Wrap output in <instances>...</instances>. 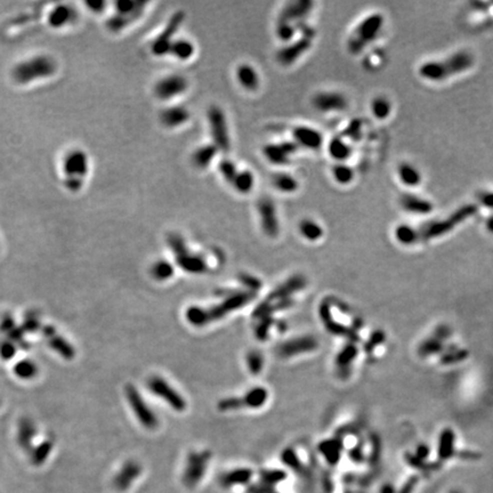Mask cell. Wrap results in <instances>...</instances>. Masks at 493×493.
Instances as JSON below:
<instances>
[{
  "label": "cell",
  "mask_w": 493,
  "mask_h": 493,
  "mask_svg": "<svg viewBox=\"0 0 493 493\" xmlns=\"http://www.w3.org/2000/svg\"><path fill=\"white\" fill-rule=\"evenodd\" d=\"M58 72V63L54 58L46 54L31 56L18 62L12 68V79L20 86H29L54 76Z\"/></svg>",
  "instance_id": "obj_1"
},
{
  "label": "cell",
  "mask_w": 493,
  "mask_h": 493,
  "mask_svg": "<svg viewBox=\"0 0 493 493\" xmlns=\"http://www.w3.org/2000/svg\"><path fill=\"white\" fill-rule=\"evenodd\" d=\"M90 170V158L82 150L74 148L68 151L62 160L63 184L68 191L78 192L82 188L84 178Z\"/></svg>",
  "instance_id": "obj_2"
},
{
  "label": "cell",
  "mask_w": 493,
  "mask_h": 493,
  "mask_svg": "<svg viewBox=\"0 0 493 493\" xmlns=\"http://www.w3.org/2000/svg\"><path fill=\"white\" fill-rule=\"evenodd\" d=\"M385 18L380 13L368 15L352 31L347 40V50L353 55H358L370 46L382 30Z\"/></svg>",
  "instance_id": "obj_3"
},
{
  "label": "cell",
  "mask_w": 493,
  "mask_h": 493,
  "mask_svg": "<svg viewBox=\"0 0 493 493\" xmlns=\"http://www.w3.org/2000/svg\"><path fill=\"white\" fill-rule=\"evenodd\" d=\"M250 299L248 294H236L231 298H228L224 302H222L220 305L214 306L212 308H201V307H190L186 312V318L188 321L191 323L193 326H204L209 322H212L217 320V318H220L222 316H224L226 313L231 312L232 310L239 308V307L244 306L246 302H248Z\"/></svg>",
  "instance_id": "obj_4"
},
{
  "label": "cell",
  "mask_w": 493,
  "mask_h": 493,
  "mask_svg": "<svg viewBox=\"0 0 493 493\" xmlns=\"http://www.w3.org/2000/svg\"><path fill=\"white\" fill-rule=\"evenodd\" d=\"M207 121L212 144L216 145L220 152H228L231 148V137L228 119L223 108L218 105H212L207 111Z\"/></svg>",
  "instance_id": "obj_5"
},
{
  "label": "cell",
  "mask_w": 493,
  "mask_h": 493,
  "mask_svg": "<svg viewBox=\"0 0 493 493\" xmlns=\"http://www.w3.org/2000/svg\"><path fill=\"white\" fill-rule=\"evenodd\" d=\"M146 4L138 2H116L114 4V14L108 20V29L118 34L134 23L143 14Z\"/></svg>",
  "instance_id": "obj_6"
},
{
  "label": "cell",
  "mask_w": 493,
  "mask_h": 493,
  "mask_svg": "<svg viewBox=\"0 0 493 493\" xmlns=\"http://www.w3.org/2000/svg\"><path fill=\"white\" fill-rule=\"evenodd\" d=\"M315 32L307 24L304 23V29L302 36L290 44H286L276 52V60L282 66H290L302 58L305 52L310 50L313 45Z\"/></svg>",
  "instance_id": "obj_7"
},
{
  "label": "cell",
  "mask_w": 493,
  "mask_h": 493,
  "mask_svg": "<svg viewBox=\"0 0 493 493\" xmlns=\"http://www.w3.org/2000/svg\"><path fill=\"white\" fill-rule=\"evenodd\" d=\"M188 80L186 76L178 74L164 76L158 80L153 87V94L160 100H172L186 92L188 90Z\"/></svg>",
  "instance_id": "obj_8"
},
{
  "label": "cell",
  "mask_w": 493,
  "mask_h": 493,
  "mask_svg": "<svg viewBox=\"0 0 493 493\" xmlns=\"http://www.w3.org/2000/svg\"><path fill=\"white\" fill-rule=\"evenodd\" d=\"M257 212L262 232L270 238H276L280 233V220L276 204L272 198H260L257 202Z\"/></svg>",
  "instance_id": "obj_9"
},
{
  "label": "cell",
  "mask_w": 493,
  "mask_h": 493,
  "mask_svg": "<svg viewBox=\"0 0 493 493\" xmlns=\"http://www.w3.org/2000/svg\"><path fill=\"white\" fill-rule=\"evenodd\" d=\"M185 18L184 12H177V13L174 14L170 20H169L167 26H166L164 30L161 32V34L158 36V37L153 40L151 50L154 56H166L169 55V50H170L172 44L174 40H175V34L176 32L178 31V28L182 23H183Z\"/></svg>",
  "instance_id": "obj_10"
},
{
  "label": "cell",
  "mask_w": 493,
  "mask_h": 493,
  "mask_svg": "<svg viewBox=\"0 0 493 493\" xmlns=\"http://www.w3.org/2000/svg\"><path fill=\"white\" fill-rule=\"evenodd\" d=\"M124 390H126L128 402L130 404L132 409L134 411L137 419H138V422L144 427L148 428V430H154V428H156L158 425H159V420H158L154 412L150 409V406L145 403L140 392L132 385H127Z\"/></svg>",
  "instance_id": "obj_11"
},
{
  "label": "cell",
  "mask_w": 493,
  "mask_h": 493,
  "mask_svg": "<svg viewBox=\"0 0 493 493\" xmlns=\"http://www.w3.org/2000/svg\"><path fill=\"white\" fill-rule=\"evenodd\" d=\"M312 105L321 113H338L348 108V100L339 92H318L313 96Z\"/></svg>",
  "instance_id": "obj_12"
},
{
  "label": "cell",
  "mask_w": 493,
  "mask_h": 493,
  "mask_svg": "<svg viewBox=\"0 0 493 493\" xmlns=\"http://www.w3.org/2000/svg\"><path fill=\"white\" fill-rule=\"evenodd\" d=\"M299 150L294 140H284L280 143H268L262 146V156L270 164L276 166H286L289 164L292 156Z\"/></svg>",
  "instance_id": "obj_13"
},
{
  "label": "cell",
  "mask_w": 493,
  "mask_h": 493,
  "mask_svg": "<svg viewBox=\"0 0 493 493\" xmlns=\"http://www.w3.org/2000/svg\"><path fill=\"white\" fill-rule=\"evenodd\" d=\"M148 388L154 395H158L159 398H164L169 406L177 411H184L186 408V402L178 394V392L175 390L172 387L169 385L167 380H164L161 377H151L148 382Z\"/></svg>",
  "instance_id": "obj_14"
},
{
  "label": "cell",
  "mask_w": 493,
  "mask_h": 493,
  "mask_svg": "<svg viewBox=\"0 0 493 493\" xmlns=\"http://www.w3.org/2000/svg\"><path fill=\"white\" fill-rule=\"evenodd\" d=\"M292 140L296 143L299 148H306L310 151H318L320 150L324 142V137L322 132L318 129L308 126H297L292 132Z\"/></svg>",
  "instance_id": "obj_15"
},
{
  "label": "cell",
  "mask_w": 493,
  "mask_h": 493,
  "mask_svg": "<svg viewBox=\"0 0 493 493\" xmlns=\"http://www.w3.org/2000/svg\"><path fill=\"white\" fill-rule=\"evenodd\" d=\"M210 458L209 452H192L188 456V466L184 472V483L188 486H194L204 476L206 468H207L208 460Z\"/></svg>",
  "instance_id": "obj_16"
},
{
  "label": "cell",
  "mask_w": 493,
  "mask_h": 493,
  "mask_svg": "<svg viewBox=\"0 0 493 493\" xmlns=\"http://www.w3.org/2000/svg\"><path fill=\"white\" fill-rule=\"evenodd\" d=\"M313 6L314 2H310V0H294V2H289L282 7L278 20L298 26V24L304 23V20L312 12Z\"/></svg>",
  "instance_id": "obj_17"
},
{
  "label": "cell",
  "mask_w": 493,
  "mask_h": 493,
  "mask_svg": "<svg viewBox=\"0 0 493 493\" xmlns=\"http://www.w3.org/2000/svg\"><path fill=\"white\" fill-rule=\"evenodd\" d=\"M191 119V112L183 105H170L160 113V122L168 129H176L186 124Z\"/></svg>",
  "instance_id": "obj_18"
},
{
  "label": "cell",
  "mask_w": 493,
  "mask_h": 493,
  "mask_svg": "<svg viewBox=\"0 0 493 493\" xmlns=\"http://www.w3.org/2000/svg\"><path fill=\"white\" fill-rule=\"evenodd\" d=\"M76 18V13L74 8L64 4L56 5L47 14V26L50 29L60 30L74 23Z\"/></svg>",
  "instance_id": "obj_19"
},
{
  "label": "cell",
  "mask_w": 493,
  "mask_h": 493,
  "mask_svg": "<svg viewBox=\"0 0 493 493\" xmlns=\"http://www.w3.org/2000/svg\"><path fill=\"white\" fill-rule=\"evenodd\" d=\"M236 78L238 84L246 92H256L260 87V76L249 63H242L236 68Z\"/></svg>",
  "instance_id": "obj_20"
},
{
  "label": "cell",
  "mask_w": 493,
  "mask_h": 493,
  "mask_svg": "<svg viewBox=\"0 0 493 493\" xmlns=\"http://www.w3.org/2000/svg\"><path fill=\"white\" fill-rule=\"evenodd\" d=\"M318 347V342L312 337H302L289 340L278 346V353L281 358H292L294 355L310 352Z\"/></svg>",
  "instance_id": "obj_21"
},
{
  "label": "cell",
  "mask_w": 493,
  "mask_h": 493,
  "mask_svg": "<svg viewBox=\"0 0 493 493\" xmlns=\"http://www.w3.org/2000/svg\"><path fill=\"white\" fill-rule=\"evenodd\" d=\"M44 336L47 338L48 345L50 346L52 350H54L56 353H58L60 356L66 360H72L76 355V350L68 342L60 337V334H56V329L52 326H46L42 329Z\"/></svg>",
  "instance_id": "obj_22"
},
{
  "label": "cell",
  "mask_w": 493,
  "mask_h": 493,
  "mask_svg": "<svg viewBox=\"0 0 493 493\" xmlns=\"http://www.w3.org/2000/svg\"><path fill=\"white\" fill-rule=\"evenodd\" d=\"M218 153H220V150L212 143L204 144L196 148L191 156L193 167L199 169V170H206L212 166Z\"/></svg>",
  "instance_id": "obj_23"
},
{
  "label": "cell",
  "mask_w": 493,
  "mask_h": 493,
  "mask_svg": "<svg viewBox=\"0 0 493 493\" xmlns=\"http://www.w3.org/2000/svg\"><path fill=\"white\" fill-rule=\"evenodd\" d=\"M176 260L177 264L180 265V268L186 270L188 273L199 274L204 273L208 270L207 262L204 260V257H201L200 254H191L188 248L183 252L177 254Z\"/></svg>",
  "instance_id": "obj_24"
},
{
  "label": "cell",
  "mask_w": 493,
  "mask_h": 493,
  "mask_svg": "<svg viewBox=\"0 0 493 493\" xmlns=\"http://www.w3.org/2000/svg\"><path fill=\"white\" fill-rule=\"evenodd\" d=\"M140 472H142V467L138 464L132 462V460L127 462L124 464L122 468H121V470L116 474L114 480H113V484H114V486L118 490H126L127 488L130 486L132 480L138 478Z\"/></svg>",
  "instance_id": "obj_25"
},
{
  "label": "cell",
  "mask_w": 493,
  "mask_h": 493,
  "mask_svg": "<svg viewBox=\"0 0 493 493\" xmlns=\"http://www.w3.org/2000/svg\"><path fill=\"white\" fill-rule=\"evenodd\" d=\"M270 184L272 186L284 194H292L299 190V182L294 175L286 172H274L270 176Z\"/></svg>",
  "instance_id": "obj_26"
},
{
  "label": "cell",
  "mask_w": 493,
  "mask_h": 493,
  "mask_svg": "<svg viewBox=\"0 0 493 493\" xmlns=\"http://www.w3.org/2000/svg\"><path fill=\"white\" fill-rule=\"evenodd\" d=\"M400 204L406 212L416 214V215H425V214L430 212L432 210L430 201L418 196L410 194V193H404L400 196Z\"/></svg>",
  "instance_id": "obj_27"
},
{
  "label": "cell",
  "mask_w": 493,
  "mask_h": 493,
  "mask_svg": "<svg viewBox=\"0 0 493 493\" xmlns=\"http://www.w3.org/2000/svg\"><path fill=\"white\" fill-rule=\"evenodd\" d=\"M328 153L337 162H345L350 158L353 148L347 143V140H344V137L334 136L329 140Z\"/></svg>",
  "instance_id": "obj_28"
},
{
  "label": "cell",
  "mask_w": 493,
  "mask_h": 493,
  "mask_svg": "<svg viewBox=\"0 0 493 493\" xmlns=\"http://www.w3.org/2000/svg\"><path fill=\"white\" fill-rule=\"evenodd\" d=\"M196 54V46L186 38H177L172 42L169 55L180 62H186Z\"/></svg>",
  "instance_id": "obj_29"
},
{
  "label": "cell",
  "mask_w": 493,
  "mask_h": 493,
  "mask_svg": "<svg viewBox=\"0 0 493 493\" xmlns=\"http://www.w3.org/2000/svg\"><path fill=\"white\" fill-rule=\"evenodd\" d=\"M298 231L305 240L310 242L318 241L324 234L322 225L313 218H302L298 223Z\"/></svg>",
  "instance_id": "obj_30"
},
{
  "label": "cell",
  "mask_w": 493,
  "mask_h": 493,
  "mask_svg": "<svg viewBox=\"0 0 493 493\" xmlns=\"http://www.w3.org/2000/svg\"><path fill=\"white\" fill-rule=\"evenodd\" d=\"M254 184H256V177L254 172L249 169H242L238 172L231 185L239 194H249L254 188Z\"/></svg>",
  "instance_id": "obj_31"
},
{
  "label": "cell",
  "mask_w": 493,
  "mask_h": 493,
  "mask_svg": "<svg viewBox=\"0 0 493 493\" xmlns=\"http://www.w3.org/2000/svg\"><path fill=\"white\" fill-rule=\"evenodd\" d=\"M36 433L37 432H36V427L31 419L23 418L20 420L18 432V442L20 446L26 451H31L32 440H34Z\"/></svg>",
  "instance_id": "obj_32"
},
{
  "label": "cell",
  "mask_w": 493,
  "mask_h": 493,
  "mask_svg": "<svg viewBox=\"0 0 493 493\" xmlns=\"http://www.w3.org/2000/svg\"><path fill=\"white\" fill-rule=\"evenodd\" d=\"M398 176L400 180L406 186H417L422 182V175H420L418 169L414 164L408 162H403L398 166Z\"/></svg>",
  "instance_id": "obj_33"
},
{
  "label": "cell",
  "mask_w": 493,
  "mask_h": 493,
  "mask_svg": "<svg viewBox=\"0 0 493 493\" xmlns=\"http://www.w3.org/2000/svg\"><path fill=\"white\" fill-rule=\"evenodd\" d=\"M331 175L338 185L346 186L355 180V172L346 162H336L331 168Z\"/></svg>",
  "instance_id": "obj_34"
},
{
  "label": "cell",
  "mask_w": 493,
  "mask_h": 493,
  "mask_svg": "<svg viewBox=\"0 0 493 493\" xmlns=\"http://www.w3.org/2000/svg\"><path fill=\"white\" fill-rule=\"evenodd\" d=\"M392 102L384 95H378L370 103V111L376 119L385 120L392 113Z\"/></svg>",
  "instance_id": "obj_35"
},
{
  "label": "cell",
  "mask_w": 493,
  "mask_h": 493,
  "mask_svg": "<svg viewBox=\"0 0 493 493\" xmlns=\"http://www.w3.org/2000/svg\"><path fill=\"white\" fill-rule=\"evenodd\" d=\"M268 390L262 387H254V388L250 390L248 393H246L244 398H239L240 406H248V408H260L262 406H264L266 400H268Z\"/></svg>",
  "instance_id": "obj_36"
},
{
  "label": "cell",
  "mask_w": 493,
  "mask_h": 493,
  "mask_svg": "<svg viewBox=\"0 0 493 493\" xmlns=\"http://www.w3.org/2000/svg\"><path fill=\"white\" fill-rule=\"evenodd\" d=\"M454 433L450 428H446L442 432L440 436V446H438V456L442 460L450 459L454 454Z\"/></svg>",
  "instance_id": "obj_37"
},
{
  "label": "cell",
  "mask_w": 493,
  "mask_h": 493,
  "mask_svg": "<svg viewBox=\"0 0 493 493\" xmlns=\"http://www.w3.org/2000/svg\"><path fill=\"white\" fill-rule=\"evenodd\" d=\"M298 31H299L298 26L294 23L282 21V20H278L276 23V37L280 42H284L286 45V44L294 42Z\"/></svg>",
  "instance_id": "obj_38"
},
{
  "label": "cell",
  "mask_w": 493,
  "mask_h": 493,
  "mask_svg": "<svg viewBox=\"0 0 493 493\" xmlns=\"http://www.w3.org/2000/svg\"><path fill=\"white\" fill-rule=\"evenodd\" d=\"M342 443L338 440H332V441H326L320 446V451L324 454L326 462L331 464H334L340 459L342 452Z\"/></svg>",
  "instance_id": "obj_39"
},
{
  "label": "cell",
  "mask_w": 493,
  "mask_h": 493,
  "mask_svg": "<svg viewBox=\"0 0 493 493\" xmlns=\"http://www.w3.org/2000/svg\"><path fill=\"white\" fill-rule=\"evenodd\" d=\"M395 238L400 244L409 246L414 244V242H417L419 240L418 238V231L416 228H412V226L402 224L398 225L395 230Z\"/></svg>",
  "instance_id": "obj_40"
},
{
  "label": "cell",
  "mask_w": 493,
  "mask_h": 493,
  "mask_svg": "<svg viewBox=\"0 0 493 493\" xmlns=\"http://www.w3.org/2000/svg\"><path fill=\"white\" fill-rule=\"evenodd\" d=\"M252 476V472L250 470H246V468H242V470H236L228 474H226L223 478H222V482H223L224 486H236V484H244L248 483L250 478Z\"/></svg>",
  "instance_id": "obj_41"
},
{
  "label": "cell",
  "mask_w": 493,
  "mask_h": 493,
  "mask_svg": "<svg viewBox=\"0 0 493 493\" xmlns=\"http://www.w3.org/2000/svg\"><path fill=\"white\" fill-rule=\"evenodd\" d=\"M151 274L158 281L168 280L174 274V266L167 260H159L156 264H153Z\"/></svg>",
  "instance_id": "obj_42"
},
{
  "label": "cell",
  "mask_w": 493,
  "mask_h": 493,
  "mask_svg": "<svg viewBox=\"0 0 493 493\" xmlns=\"http://www.w3.org/2000/svg\"><path fill=\"white\" fill-rule=\"evenodd\" d=\"M218 172H220V176L223 177L226 183L232 184V182L239 172V169H238L236 162L231 159H222L218 164Z\"/></svg>",
  "instance_id": "obj_43"
},
{
  "label": "cell",
  "mask_w": 493,
  "mask_h": 493,
  "mask_svg": "<svg viewBox=\"0 0 493 493\" xmlns=\"http://www.w3.org/2000/svg\"><path fill=\"white\" fill-rule=\"evenodd\" d=\"M14 372L22 379H32L38 374V366L30 360H23L14 366Z\"/></svg>",
  "instance_id": "obj_44"
},
{
  "label": "cell",
  "mask_w": 493,
  "mask_h": 493,
  "mask_svg": "<svg viewBox=\"0 0 493 493\" xmlns=\"http://www.w3.org/2000/svg\"><path fill=\"white\" fill-rule=\"evenodd\" d=\"M52 448V440H47V441L42 442L40 446H38L37 448L32 450V462L37 464V466L38 464H42L48 458Z\"/></svg>",
  "instance_id": "obj_45"
},
{
  "label": "cell",
  "mask_w": 493,
  "mask_h": 493,
  "mask_svg": "<svg viewBox=\"0 0 493 493\" xmlns=\"http://www.w3.org/2000/svg\"><path fill=\"white\" fill-rule=\"evenodd\" d=\"M442 350H443L442 342L434 337L432 339H428V340H426L422 346H420L419 354L422 355V356H427V355L442 352Z\"/></svg>",
  "instance_id": "obj_46"
},
{
  "label": "cell",
  "mask_w": 493,
  "mask_h": 493,
  "mask_svg": "<svg viewBox=\"0 0 493 493\" xmlns=\"http://www.w3.org/2000/svg\"><path fill=\"white\" fill-rule=\"evenodd\" d=\"M355 353H356V350L353 346H348L342 350L337 358V366L347 369L350 366V362L354 360Z\"/></svg>",
  "instance_id": "obj_47"
},
{
  "label": "cell",
  "mask_w": 493,
  "mask_h": 493,
  "mask_svg": "<svg viewBox=\"0 0 493 493\" xmlns=\"http://www.w3.org/2000/svg\"><path fill=\"white\" fill-rule=\"evenodd\" d=\"M468 354L470 353L466 350H454L452 352L444 354L441 358V362L443 364H452V363L462 362L464 358H468Z\"/></svg>",
  "instance_id": "obj_48"
},
{
  "label": "cell",
  "mask_w": 493,
  "mask_h": 493,
  "mask_svg": "<svg viewBox=\"0 0 493 493\" xmlns=\"http://www.w3.org/2000/svg\"><path fill=\"white\" fill-rule=\"evenodd\" d=\"M21 328L24 331H28V332H34V331H37L40 328V321L37 316V313L36 312L26 313Z\"/></svg>",
  "instance_id": "obj_49"
},
{
  "label": "cell",
  "mask_w": 493,
  "mask_h": 493,
  "mask_svg": "<svg viewBox=\"0 0 493 493\" xmlns=\"http://www.w3.org/2000/svg\"><path fill=\"white\" fill-rule=\"evenodd\" d=\"M286 478V472L281 470H266L262 472V482L268 486H272L278 482H281Z\"/></svg>",
  "instance_id": "obj_50"
},
{
  "label": "cell",
  "mask_w": 493,
  "mask_h": 493,
  "mask_svg": "<svg viewBox=\"0 0 493 493\" xmlns=\"http://www.w3.org/2000/svg\"><path fill=\"white\" fill-rule=\"evenodd\" d=\"M246 361H248L249 369L252 374H258L262 370V358L260 353H257V352L249 353L248 358H246Z\"/></svg>",
  "instance_id": "obj_51"
},
{
  "label": "cell",
  "mask_w": 493,
  "mask_h": 493,
  "mask_svg": "<svg viewBox=\"0 0 493 493\" xmlns=\"http://www.w3.org/2000/svg\"><path fill=\"white\" fill-rule=\"evenodd\" d=\"M406 462H409V464H411L412 467L417 468V470H435V468H438V464H436V466H432V464H426L425 460L419 459L417 456H410V454H406Z\"/></svg>",
  "instance_id": "obj_52"
},
{
  "label": "cell",
  "mask_w": 493,
  "mask_h": 493,
  "mask_svg": "<svg viewBox=\"0 0 493 493\" xmlns=\"http://www.w3.org/2000/svg\"><path fill=\"white\" fill-rule=\"evenodd\" d=\"M282 462L290 468H294V470H299V468H302L298 456L292 450H286L284 454H282Z\"/></svg>",
  "instance_id": "obj_53"
},
{
  "label": "cell",
  "mask_w": 493,
  "mask_h": 493,
  "mask_svg": "<svg viewBox=\"0 0 493 493\" xmlns=\"http://www.w3.org/2000/svg\"><path fill=\"white\" fill-rule=\"evenodd\" d=\"M16 353V348L13 342H5L0 345V356L4 360H10Z\"/></svg>",
  "instance_id": "obj_54"
},
{
  "label": "cell",
  "mask_w": 493,
  "mask_h": 493,
  "mask_svg": "<svg viewBox=\"0 0 493 493\" xmlns=\"http://www.w3.org/2000/svg\"><path fill=\"white\" fill-rule=\"evenodd\" d=\"M84 5L87 6L88 10L92 12V13L100 14L105 10V6H106V2H84Z\"/></svg>",
  "instance_id": "obj_55"
},
{
  "label": "cell",
  "mask_w": 493,
  "mask_h": 493,
  "mask_svg": "<svg viewBox=\"0 0 493 493\" xmlns=\"http://www.w3.org/2000/svg\"><path fill=\"white\" fill-rule=\"evenodd\" d=\"M14 328H15V324H14L13 318H12L10 315H6V316L2 318V323H0V331H2V332L8 334L12 329H14Z\"/></svg>",
  "instance_id": "obj_56"
},
{
  "label": "cell",
  "mask_w": 493,
  "mask_h": 493,
  "mask_svg": "<svg viewBox=\"0 0 493 493\" xmlns=\"http://www.w3.org/2000/svg\"><path fill=\"white\" fill-rule=\"evenodd\" d=\"M417 483H418V478H416V476L414 478H411L406 484H404L403 488L400 490L398 493H411L414 491V488Z\"/></svg>",
  "instance_id": "obj_57"
},
{
  "label": "cell",
  "mask_w": 493,
  "mask_h": 493,
  "mask_svg": "<svg viewBox=\"0 0 493 493\" xmlns=\"http://www.w3.org/2000/svg\"><path fill=\"white\" fill-rule=\"evenodd\" d=\"M448 336H450V329H448V326H440V328L436 329L435 334H434V337L438 338V340H442V339H446Z\"/></svg>",
  "instance_id": "obj_58"
},
{
  "label": "cell",
  "mask_w": 493,
  "mask_h": 493,
  "mask_svg": "<svg viewBox=\"0 0 493 493\" xmlns=\"http://www.w3.org/2000/svg\"><path fill=\"white\" fill-rule=\"evenodd\" d=\"M428 454H430V448H428V446H425V444H420L417 448V454H416V456H417L419 459L425 460Z\"/></svg>",
  "instance_id": "obj_59"
},
{
  "label": "cell",
  "mask_w": 493,
  "mask_h": 493,
  "mask_svg": "<svg viewBox=\"0 0 493 493\" xmlns=\"http://www.w3.org/2000/svg\"><path fill=\"white\" fill-rule=\"evenodd\" d=\"M459 456H460V458H462V459L475 460V459L480 458L478 454H476V452H472V451H462V452H460Z\"/></svg>",
  "instance_id": "obj_60"
},
{
  "label": "cell",
  "mask_w": 493,
  "mask_h": 493,
  "mask_svg": "<svg viewBox=\"0 0 493 493\" xmlns=\"http://www.w3.org/2000/svg\"><path fill=\"white\" fill-rule=\"evenodd\" d=\"M380 493H395V491L393 486H390V484H386V486H384V488H382Z\"/></svg>",
  "instance_id": "obj_61"
},
{
  "label": "cell",
  "mask_w": 493,
  "mask_h": 493,
  "mask_svg": "<svg viewBox=\"0 0 493 493\" xmlns=\"http://www.w3.org/2000/svg\"><path fill=\"white\" fill-rule=\"evenodd\" d=\"M264 493H276V492H273L272 490H270V488H268V486H265V488H264Z\"/></svg>",
  "instance_id": "obj_62"
},
{
  "label": "cell",
  "mask_w": 493,
  "mask_h": 493,
  "mask_svg": "<svg viewBox=\"0 0 493 493\" xmlns=\"http://www.w3.org/2000/svg\"><path fill=\"white\" fill-rule=\"evenodd\" d=\"M488 228H490V230H491V231L493 232V220L491 222V223H490V224H488Z\"/></svg>",
  "instance_id": "obj_63"
},
{
  "label": "cell",
  "mask_w": 493,
  "mask_h": 493,
  "mask_svg": "<svg viewBox=\"0 0 493 493\" xmlns=\"http://www.w3.org/2000/svg\"><path fill=\"white\" fill-rule=\"evenodd\" d=\"M451 493H462V492H459V491H452Z\"/></svg>",
  "instance_id": "obj_64"
}]
</instances>
